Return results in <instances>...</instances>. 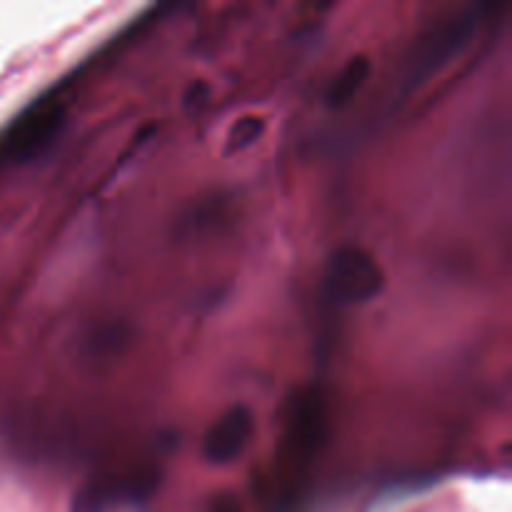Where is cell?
Wrapping results in <instances>:
<instances>
[{
    "label": "cell",
    "instance_id": "1",
    "mask_svg": "<svg viewBox=\"0 0 512 512\" xmlns=\"http://www.w3.org/2000/svg\"><path fill=\"white\" fill-rule=\"evenodd\" d=\"M325 288L340 303H368L385 288L378 260L360 245H338L325 265Z\"/></svg>",
    "mask_w": 512,
    "mask_h": 512
},
{
    "label": "cell",
    "instance_id": "2",
    "mask_svg": "<svg viewBox=\"0 0 512 512\" xmlns=\"http://www.w3.org/2000/svg\"><path fill=\"white\" fill-rule=\"evenodd\" d=\"M250 435H253V413H250L248 405H233L220 415L218 423L205 435V460L215 465L233 463L248 448Z\"/></svg>",
    "mask_w": 512,
    "mask_h": 512
},
{
    "label": "cell",
    "instance_id": "3",
    "mask_svg": "<svg viewBox=\"0 0 512 512\" xmlns=\"http://www.w3.org/2000/svg\"><path fill=\"white\" fill-rule=\"evenodd\" d=\"M63 123V105H35L5 135V148L15 158H30L55 135Z\"/></svg>",
    "mask_w": 512,
    "mask_h": 512
},
{
    "label": "cell",
    "instance_id": "4",
    "mask_svg": "<svg viewBox=\"0 0 512 512\" xmlns=\"http://www.w3.org/2000/svg\"><path fill=\"white\" fill-rule=\"evenodd\" d=\"M475 13H468L465 18L455 20L453 25H448V28L440 30L438 35L433 38V43H425L423 45V53H420V58L415 60V75L410 80H415V83H420L423 78H428L430 73H435V70L440 68V65L445 63V60L450 58V55L455 53V50L460 48V45L465 43V38L470 35V30L475 28Z\"/></svg>",
    "mask_w": 512,
    "mask_h": 512
},
{
    "label": "cell",
    "instance_id": "5",
    "mask_svg": "<svg viewBox=\"0 0 512 512\" xmlns=\"http://www.w3.org/2000/svg\"><path fill=\"white\" fill-rule=\"evenodd\" d=\"M370 70H373V63H370L368 55L360 53L355 55V58H350L348 63H345V68L338 73V78L333 80V85H330L328 105L340 108V105L350 103V100L358 95V90L365 85Z\"/></svg>",
    "mask_w": 512,
    "mask_h": 512
},
{
    "label": "cell",
    "instance_id": "6",
    "mask_svg": "<svg viewBox=\"0 0 512 512\" xmlns=\"http://www.w3.org/2000/svg\"><path fill=\"white\" fill-rule=\"evenodd\" d=\"M265 133V120L260 115H243L233 123L228 130V140H225V155H235L248 150L250 145L258 143L260 135Z\"/></svg>",
    "mask_w": 512,
    "mask_h": 512
},
{
    "label": "cell",
    "instance_id": "7",
    "mask_svg": "<svg viewBox=\"0 0 512 512\" xmlns=\"http://www.w3.org/2000/svg\"><path fill=\"white\" fill-rule=\"evenodd\" d=\"M208 98H210V88H208V83H193L188 88V93H185V108L188 110H198V108H203L205 103H208Z\"/></svg>",
    "mask_w": 512,
    "mask_h": 512
}]
</instances>
